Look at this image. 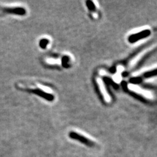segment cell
Returning <instances> with one entry per match:
<instances>
[{
    "label": "cell",
    "mask_w": 157,
    "mask_h": 157,
    "mask_svg": "<svg viewBox=\"0 0 157 157\" xmlns=\"http://www.w3.org/2000/svg\"><path fill=\"white\" fill-rule=\"evenodd\" d=\"M26 90L29 92L33 93L34 94L40 96L48 101H52L54 99H55V96L53 95L44 92L43 90L39 89V88H35V89H27Z\"/></svg>",
    "instance_id": "obj_1"
},
{
    "label": "cell",
    "mask_w": 157,
    "mask_h": 157,
    "mask_svg": "<svg viewBox=\"0 0 157 157\" xmlns=\"http://www.w3.org/2000/svg\"><path fill=\"white\" fill-rule=\"evenodd\" d=\"M150 34H151L150 30H149V29H145V30L141 31L139 33H134L133 35H131L128 37V41L130 43H133L140 40V39L147 37L150 35Z\"/></svg>",
    "instance_id": "obj_2"
},
{
    "label": "cell",
    "mask_w": 157,
    "mask_h": 157,
    "mask_svg": "<svg viewBox=\"0 0 157 157\" xmlns=\"http://www.w3.org/2000/svg\"><path fill=\"white\" fill-rule=\"evenodd\" d=\"M0 11L6 12L7 13H11L14 14H18V15H24L26 13L25 9L22 7H0Z\"/></svg>",
    "instance_id": "obj_3"
},
{
    "label": "cell",
    "mask_w": 157,
    "mask_h": 157,
    "mask_svg": "<svg viewBox=\"0 0 157 157\" xmlns=\"http://www.w3.org/2000/svg\"><path fill=\"white\" fill-rule=\"evenodd\" d=\"M70 136L71 138L76 140H78L86 145H88V146L94 145V144H93V142L92 141L87 139L86 137H85L84 136H82L80 134L76 133V132H71V133L70 134Z\"/></svg>",
    "instance_id": "obj_4"
},
{
    "label": "cell",
    "mask_w": 157,
    "mask_h": 157,
    "mask_svg": "<svg viewBox=\"0 0 157 157\" xmlns=\"http://www.w3.org/2000/svg\"><path fill=\"white\" fill-rule=\"evenodd\" d=\"M157 75V68L155 69V70L146 72L145 74L144 75V77L145 78H149V77H154Z\"/></svg>",
    "instance_id": "obj_5"
},
{
    "label": "cell",
    "mask_w": 157,
    "mask_h": 157,
    "mask_svg": "<svg viewBox=\"0 0 157 157\" xmlns=\"http://www.w3.org/2000/svg\"><path fill=\"white\" fill-rule=\"evenodd\" d=\"M49 41L47 39H43L41 40H40V42H39V46L41 48L45 49L46 48V47L47 46V45L48 44Z\"/></svg>",
    "instance_id": "obj_6"
}]
</instances>
